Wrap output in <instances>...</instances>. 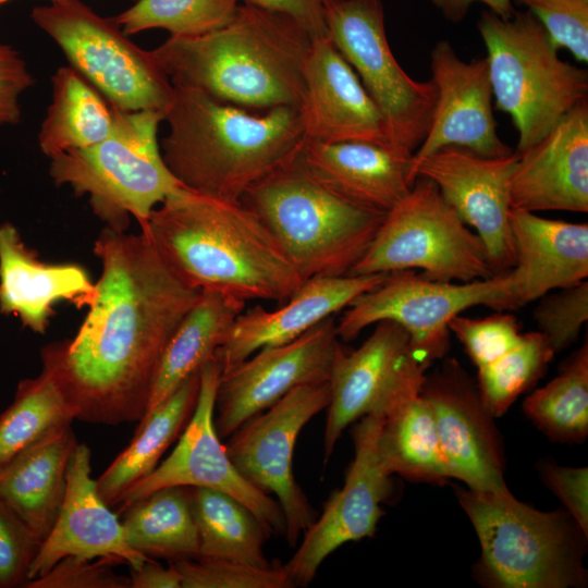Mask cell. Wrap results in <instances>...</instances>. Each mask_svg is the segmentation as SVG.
I'll use <instances>...</instances> for the list:
<instances>
[{
    "mask_svg": "<svg viewBox=\"0 0 588 588\" xmlns=\"http://www.w3.org/2000/svg\"><path fill=\"white\" fill-rule=\"evenodd\" d=\"M97 295L72 339L41 350L76 419L117 426L146 413L164 348L199 297L147 237L105 228L94 245Z\"/></svg>",
    "mask_w": 588,
    "mask_h": 588,
    "instance_id": "1",
    "label": "cell"
},
{
    "mask_svg": "<svg viewBox=\"0 0 588 588\" xmlns=\"http://www.w3.org/2000/svg\"><path fill=\"white\" fill-rule=\"evenodd\" d=\"M140 232L176 277L198 291L283 303L305 281L241 200L181 186L150 212Z\"/></svg>",
    "mask_w": 588,
    "mask_h": 588,
    "instance_id": "2",
    "label": "cell"
},
{
    "mask_svg": "<svg viewBox=\"0 0 588 588\" xmlns=\"http://www.w3.org/2000/svg\"><path fill=\"white\" fill-rule=\"evenodd\" d=\"M311 40L293 19L241 3L222 27L201 36H170L150 52L173 85L247 110L299 109Z\"/></svg>",
    "mask_w": 588,
    "mask_h": 588,
    "instance_id": "3",
    "label": "cell"
},
{
    "mask_svg": "<svg viewBox=\"0 0 588 588\" xmlns=\"http://www.w3.org/2000/svg\"><path fill=\"white\" fill-rule=\"evenodd\" d=\"M164 120L161 154L172 174L186 188L230 200H240L305 140L296 108L258 114L181 85H173Z\"/></svg>",
    "mask_w": 588,
    "mask_h": 588,
    "instance_id": "4",
    "label": "cell"
},
{
    "mask_svg": "<svg viewBox=\"0 0 588 588\" xmlns=\"http://www.w3.org/2000/svg\"><path fill=\"white\" fill-rule=\"evenodd\" d=\"M301 148L240 200L271 232L304 280L346 275L368 249L384 213L358 207L326 187L305 167Z\"/></svg>",
    "mask_w": 588,
    "mask_h": 588,
    "instance_id": "5",
    "label": "cell"
},
{
    "mask_svg": "<svg viewBox=\"0 0 588 588\" xmlns=\"http://www.w3.org/2000/svg\"><path fill=\"white\" fill-rule=\"evenodd\" d=\"M460 504L481 547L479 577L497 588H568L586 584L587 536L567 512H542L509 489H460Z\"/></svg>",
    "mask_w": 588,
    "mask_h": 588,
    "instance_id": "6",
    "label": "cell"
},
{
    "mask_svg": "<svg viewBox=\"0 0 588 588\" xmlns=\"http://www.w3.org/2000/svg\"><path fill=\"white\" fill-rule=\"evenodd\" d=\"M477 26L495 108L511 117L518 133L515 151L520 152L587 100V70L560 58L558 46L528 10L510 17L483 11Z\"/></svg>",
    "mask_w": 588,
    "mask_h": 588,
    "instance_id": "7",
    "label": "cell"
},
{
    "mask_svg": "<svg viewBox=\"0 0 588 588\" xmlns=\"http://www.w3.org/2000/svg\"><path fill=\"white\" fill-rule=\"evenodd\" d=\"M159 111L117 110L110 134L100 143L61 152L49 174L57 185L86 195L94 213L114 231L131 217L142 228L163 199L183 186L166 164L157 140Z\"/></svg>",
    "mask_w": 588,
    "mask_h": 588,
    "instance_id": "8",
    "label": "cell"
},
{
    "mask_svg": "<svg viewBox=\"0 0 588 588\" xmlns=\"http://www.w3.org/2000/svg\"><path fill=\"white\" fill-rule=\"evenodd\" d=\"M421 270L441 282H471L494 274L481 238L429 179L417 176L407 195L384 215L368 249L348 274Z\"/></svg>",
    "mask_w": 588,
    "mask_h": 588,
    "instance_id": "9",
    "label": "cell"
},
{
    "mask_svg": "<svg viewBox=\"0 0 588 588\" xmlns=\"http://www.w3.org/2000/svg\"><path fill=\"white\" fill-rule=\"evenodd\" d=\"M514 310L511 270L471 282H441L413 270L390 272L357 296L336 321L339 339L351 341L367 327L393 321L408 334L412 351L427 367L450 345V321L467 308Z\"/></svg>",
    "mask_w": 588,
    "mask_h": 588,
    "instance_id": "10",
    "label": "cell"
},
{
    "mask_svg": "<svg viewBox=\"0 0 588 588\" xmlns=\"http://www.w3.org/2000/svg\"><path fill=\"white\" fill-rule=\"evenodd\" d=\"M327 35L379 109L389 147L412 158L429 128L437 98L431 79L412 78L388 42L381 0H321Z\"/></svg>",
    "mask_w": 588,
    "mask_h": 588,
    "instance_id": "11",
    "label": "cell"
},
{
    "mask_svg": "<svg viewBox=\"0 0 588 588\" xmlns=\"http://www.w3.org/2000/svg\"><path fill=\"white\" fill-rule=\"evenodd\" d=\"M32 19L114 108L166 113L173 98L171 81L151 52L131 41L113 19L81 0H50L34 8Z\"/></svg>",
    "mask_w": 588,
    "mask_h": 588,
    "instance_id": "12",
    "label": "cell"
},
{
    "mask_svg": "<svg viewBox=\"0 0 588 588\" xmlns=\"http://www.w3.org/2000/svg\"><path fill=\"white\" fill-rule=\"evenodd\" d=\"M329 400V381L297 387L243 422L224 444L244 479L277 497L285 520L283 535L290 546H295L318 517L294 476L296 440L305 425L327 408Z\"/></svg>",
    "mask_w": 588,
    "mask_h": 588,
    "instance_id": "13",
    "label": "cell"
},
{
    "mask_svg": "<svg viewBox=\"0 0 588 588\" xmlns=\"http://www.w3.org/2000/svg\"><path fill=\"white\" fill-rule=\"evenodd\" d=\"M221 365L219 359L200 368V385L193 415L170 455L146 477L127 488L114 502L119 515L133 502L166 487L210 488L246 505L272 532L284 534L283 512L275 499L257 489L237 471L215 426V403Z\"/></svg>",
    "mask_w": 588,
    "mask_h": 588,
    "instance_id": "14",
    "label": "cell"
},
{
    "mask_svg": "<svg viewBox=\"0 0 588 588\" xmlns=\"http://www.w3.org/2000/svg\"><path fill=\"white\" fill-rule=\"evenodd\" d=\"M331 316L297 339L262 347L234 367L221 371L215 403L220 439L266 411L291 390L328 382L340 346Z\"/></svg>",
    "mask_w": 588,
    "mask_h": 588,
    "instance_id": "15",
    "label": "cell"
},
{
    "mask_svg": "<svg viewBox=\"0 0 588 588\" xmlns=\"http://www.w3.org/2000/svg\"><path fill=\"white\" fill-rule=\"evenodd\" d=\"M380 415H366L352 428L354 458L344 485L331 493L317 519L284 568L294 587L308 586L320 565L336 549L350 541L375 536L384 512L381 504L392 493L391 476L378 453Z\"/></svg>",
    "mask_w": 588,
    "mask_h": 588,
    "instance_id": "16",
    "label": "cell"
},
{
    "mask_svg": "<svg viewBox=\"0 0 588 588\" xmlns=\"http://www.w3.org/2000/svg\"><path fill=\"white\" fill-rule=\"evenodd\" d=\"M420 393L430 407L450 477L475 491L506 490L494 417L483 404L477 383L458 362L446 359L425 375Z\"/></svg>",
    "mask_w": 588,
    "mask_h": 588,
    "instance_id": "17",
    "label": "cell"
},
{
    "mask_svg": "<svg viewBox=\"0 0 588 588\" xmlns=\"http://www.w3.org/2000/svg\"><path fill=\"white\" fill-rule=\"evenodd\" d=\"M518 155L483 157L458 147H444L411 163L413 182L431 180L460 218L481 238L495 273L514 266L511 230V177Z\"/></svg>",
    "mask_w": 588,
    "mask_h": 588,
    "instance_id": "18",
    "label": "cell"
},
{
    "mask_svg": "<svg viewBox=\"0 0 588 588\" xmlns=\"http://www.w3.org/2000/svg\"><path fill=\"white\" fill-rule=\"evenodd\" d=\"M430 70L436 105L427 134L411 163L444 147L492 158L511 155L513 150L497 132L486 57L464 61L449 41L440 40L431 51Z\"/></svg>",
    "mask_w": 588,
    "mask_h": 588,
    "instance_id": "19",
    "label": "cell"
},
{
    "mask_svg": "<svg viewBox=\"0 0 588 588\" xmlns=\"http://www.w3.org/2000/svg\"><path fill=\"white\" fill-rule=\"evenodd\" d=\"M66 556L113 558L130 568L147 559L127 544L119 515L100 497L91 477V452L85 443H77L70 457L60 512L29 566L28 580Z\"/></svg>",
    "mask_w": 588,
    "mask_h": 588,
    "instance_id": "20",
    "label": "cell"
},
{
    "mask_svg": "<svg viewBox=\"0 0 588 588\" xmlns=\"http://www.w3.org/2000/svg\"><path fill=\"white\" fill-rule=\"evenodd\" d=\"M304 82L298 111L305 139L362 140L389 147L379 109L328 36L313 38L304 64Z\"/></svg>",
    "mask_w": 588,
    "mask_h": 588,
    "instance_id": "21",
    "label": "cell"
},
{
    "mask_svg": "<svg viewBox=\"0 0 588 588\" xmlns=\"http://www.w3.org/2000/svg\"><path fill=\"white\" fill-rule=\"evenodd\" d=\"M517 155L510 186L512 209L588 211L587 100Z\"/></svg>",
    "mask_w": 588,
    "mask_h": 588,
    "instance_id": "22",
    "label": "cell"
},
{
    "mask_svg": "<svg viewBox=\"0 0 588 588\" xmlns=\"http://www.w3.org/2000/svg\"><path fill=\"white\" fill-rule=\"evenodd\" d=\"M376 324L358 348L346 351L340 344L336 351L326 408L324 463L350 425L366 415L379 414L402 371L416 357L409 336L400 324L388 320Z\"/></svg>",
    "mask_w": 588,
    "mask_h": 588,
    "instance_id": "23",
    "label": "cell"
},
{
    "mask_svg": "<svg viewBox=\"0 0 588 588\" xmlns=\"http://www.w3.org/2000/svg\"><path fill=\"white\" fill-rule=\"evenodd\" d=\"M388 274L313 277L274 310H267L261 305L243 310L217 352L221 371L234 367L262 347L297 339L345 309L360 294L378 286Z\"/></svg>",
    "mask_w": 588,
    "mask_h": 588,
    "instance_id": "24",
    "label": "cell"
},
{
    "mask_svg": "<svg viewBox=\"0 0 588 588\" xmlns=\"http://www.w3.org/2000/svg\"><path fill=\"white\" fill-rule=\"evenodd\" d=\"M96 295V282L85 268L44 261L14 224L0 223L1 314L16 317L35 333H45L57 304L88 308Z\"/></svg>",
    "mask_w": 588,
    "mask_h": 588,
    "instance_id": "25",
    "label": "cell"
},
{
    "mask_svg": "<svg viewBox=\"0 0 588 588\" xmlns=\"http://www.w3.org/2000/svg\"><path fill=\"white\" fill-rule=\"evenodd\" d=\"M511 269L515 308L588 277V224L512 209Z\"/></svg>",
    "mask_w": 588,
    "mask_h": 588,
    "instance_id": "26",
    "label": "cell"
},
{
    "mask_svg": "<svg viewBox=\"0 0 588 588\" xmlns=\"http://www.w3.org/2000/svg\"><path fill=\"white\" fill-rule=\"evenodd\" d=\"M301 157L307 170L330 191L358 207L384 215L414 184L411 158L376 143L305 139Z\"/></svg>",
    "mask_w": 588,
    "mask_h": 588,
    "instance_id": "27",
    "label": "cell"
},
{
    "mask_svg": "<svg viewBox=\"0 0 588 588\" xmlns=\"http://www.w3.org/2000/svg\"><path fill=\"white\" fill-rule=\"evenodd\" d=\"M427 368L414 357L394 383L379 412L377 448L390 475L444 485L451 477L441 455L430 407L420 393Z\"/></svg>",
    "mask_w": 588,
    "mask_h": 588,
    "instance_id": "28",
    "label": "cell"
},
{
    "mask_svg": "<svg viewBox=\"0 0 588 588\" xmlns=\"http://www.w3.org/2000/svg\"><path fill=\"white\" fill-rule=\"evenodd\" d=\"M71 426L47 433L0 467V500L39 543L52 528L64 499L69 461L78 443Z\"/></svg>",
    "mask_w": 588,
    "mask_h": 588,
    "instance_id": "29",
    "label": "cell"
},
{
    "mask_svg": "<svg viewBox=\"0 0 588 588\" xmlns=\"http://www.w3.org/2000/svg\"><path fill=\"white\" fill-rule=\"evenodd\" d=\"M245 304L215 291H200L164 348L148 406L140 420L187 378L217 357Z\"/></svg>",
    "mask_w": 588,
    "mask_h": 588,
    "instance_id": "30",
    "label": "cell"
},
{
    "mask_svg": "<svg viewBox=\"0 0 588 588\" xmlns=\"http://www.w3.org/2000/svg\"><path fill=\"white\" fill-rule=\"evenodd\" d=\"M199 385L200 370L138 421L132 441L96 479L97 490L110 507L127 488L149 475L179 439L195 409Z\"/></svg>",
    "mask_w": 588,
    "mask_h": 588,
    "instance_id": "31",
    "label": "cell"
},
{
    "mask_svg": "<svg viewBox=\"0 0 588 588\" xmlns=\"http://www.w3.org/2000/svg\"><path fill=\"white\" fill-rule=\"evenodd\" d=\"M117 108L72 66L52 76V102L42 121L38 142L52 158L103 140L112 131Z\"/></svg>",
    "mask_w": 588,
    "mask_h": 588,
    "instance_id": "32",
    "label": "cell"
},
{
    "mask_svg": "<svg viewBox=\"0 0 588 588\" xmlns=\"http://www.w3.org/2000/svg\"><path fill=\"white\" fill-rule=\"evenodd\" d=\"M127 544L168 562L199 556L189 487H166L133 502L119 516Z\"/></svg>",
    "mask_w": 588,
    "mask_h": 588,
    "instance_id": "33",
    "label": "cell"
},
{
    "mask_svg": "<svg viewBox=\"0 0 588 588\" xmlns=\"http://www.w3.org/2000/svg\"><path fill=\"white\" fill-rule=\"evenodd\" d=\"M199 556L270 565L264 544L271 531L241 501L220 490L191 488Z\"/></svg>",
    "mask_w": 588,
    "mask_h": 588,
    "instance_id": "34",
    "label": "cell"
},
{
    "mask_svg": "<svg viewBox=\"0 0 588 588\" xmlns=\"http://www.w3.org/2000/svg\"><path fill=\"white\" fill-rule=\"evenodd\" d=\"M76 420V409L53 371L19 382L12 403L0 415V467L47 433Z\"/></svg>",
    "mask_w": 588,
    "mask_h": 588,
    "instance_id": "35",
    "label": "cell"
},
{
    "mask_svg": "<svg viewBox=\"0 0 588 588\" xmlns=\"http://www.w3.org/2000/svg\"><path fill=\"white\" fill-rule=\"evenodd\" d=\"M525 415L550 439L580 443L588 436V344L581 345L559 375L524 401Z\"/></svg>",
    "mask_w": 588,
    "mask_h": 588,
    "instance_id": "36",
    "label": "cell"
},
{
    "mask_svg": "<svg viewBox=\"0 0 588 588\" xmlns=\"http://www.w3.org/2000/svg\"><path fill=\"white\" fill-rule=\"evenodd\" d=\"M554 354L546 338L532 331L523 333L518 344L500 358L478 368L477 387L494 418L542 377Z\"/></svg>",
    "mask_w": 588,
    "mask_h": 588,
    "instance_id": "37",
    "label": "cell"
},
{
    "mask_svg": "<svg viewBox=\"0 0 588 588\" xmlns=\"http://www.w3.org/2000/svg\"><path fill=\"white\" fill-rule=\"evenodd\" d=\"M240 4L241 0H136L113 21L125 35L161 28L171 36L195 37L225 25Z\"/></svg>",
    "mask_w": 588,
    "mask_h": 588,
    "instance_id": "38",
    "label": "cell"
},
{
    "mask_svg": "<svg viewBox=\"0 0 588 588\" xmlns=\"http://www.w3.org/2000/svg\"><path fill=\"white\" fill-rule=\"evenodd\" d=\"M181 577V588H292L284 565L274 560L257 566L234 560L198 556L171 562Z\"/></svg>",
    "mask_w": 588,
    "mask_h": 588,
    "instance_id": "39",
    "label": "cell"
},
{
    "mask_svg": "<svg viewBox=\"0 0 588 588\" xmlns=\"http://www.w3.org/2000/svg\"><path fill=\"white\" fill-rule=\"evenodd\" d=\"M534 310L538 331L554 353L573 345L588 320V282L552 291L539 298Z\"/></svg>",
    "mask_w": 588,
    "mask_h": 588,
    "instance_id": "40",
    "label": "cell"
},
{
    "mask_svg": "<svg viewBox=\"0 0 588 588\" xmlns=\"http://www.w3.org/2000/svg\"><path fill=\"white\" fill-rule=\"evenodd\" d=\"M449 330L463 344L477 369L512 350L523 334L517 319L504 311L477 319L457 315L450 321Z\"/></svg>",
    "mask_w": 588,
    "mask_h": 588,
    "instance_id": "41",
    "label": "cell"
},
{
    "mask_svg": "<svg viewBox=\"0 0 588 588\" xmlns=\"http://www.w3.org/2000/svg\"><path fill=\"white\" fill-rule=\"evenodd\" d=\"M525 5L542 24L558 48L588 62V0H512Z\"/></svg>",
    "mask_w": 588,
    "mask_h": 588,
    "instance_id": "42",
    "label": "cell"
},
{
    "mask_svg": "<svg viewBox=\"0 0 588 588\" xmlns=\"http://www.w3.org/2000/svg\"><path fill=\"white\" fill-rule=\"evenodd\" d=\"M122 564L113 558L86 560L66 556L44 575L28 580L27 588H130V578L113 567Z\"/></svg>",
    "mask_w": 588,
    "mask_h": 588,
    "instance_id": "43",
    "label": "cell"
},
{
    "mask_svg": "<svg viewBox=\"0 0 588 588\" xmlns=\"http://www.w3.org/2000/svg\"><path fill=\"white\" fill-rule=\"evenodd\" d=\"M39 546L24 522L0 500V588L25 586Z\"/></svg>",
    "mask_w": 588,
    "mask_h": 588,
    "instance_id": "44",
    "label": "cell"
},
{
    "mask_svg": "<svg viewBox=\"0 0 588 588\" xmlns=\"http://www.w3.org/2000/svg\"><path fill=\"white\" fill-rule=\"evenodd\" d=\"M540 475L547 487L560 499L566 512L588 536V468L540 463Z\"/></svg>",
    "mask_w": 588,
    "mask_h": 588,
    "instance_id": "45",
    "label": "cell"
},
{
    "mask_svg": "<svg viewBox=\"0 0 588 588\" xmlns=\"http://www.w3.org/2000/svg\"><path fill=\"white\" fill-rule=\"evenodd\" d=\"M33 82L19 52L0 44V125L20 122L19 97Z\"/></svg>",
    "mask_w": 588,
    "mask_h": 588,
    "instance_id": "46",
    "label": "cell"
},
{
    "mask_svg": "<svg viewBox=\"0 0 588 588\" xmlns=\"http://www.w3.org/2000/svg\"><path fill=\"white\" fill-rule=\"evenodd\" d=\"M241 3L284 14L315 38L328 36L321 0H241Z\"/></svg>",
    "mask_w": 588,
    "mask_h": 588,
    "instance_id": "47",
    "label": "cell"
},
{
    "mask_svg": "<svg viewBox=\"0 0 588 588\" xmlns=\"http://www.w3.org/2000/svg\"><path fill=\"white\" fill-rule=\"evenodd\" d=\"M130 588H181V577L174 565L163 566L147 558L137 568H130Z\"/></svg>",
    "mask_w": 588,
    "mask_h": 588,
    "instance_id": "48",
    "label": "cell"
},
{
    "mask_svg": "<svg viewBox=\"0 0 588 588\" xmlns=\"http://www.w3.org/2000/svg\"><path fill=\"white\" fill-rule=\"evenodd\" d=\"M432 4L451 23H460L476 2L483 3L488 10L501 17H510L514 13L512 0H431Z\"/></svg>",
    "mask_w": 588,
    "mask_h": 588,
    "instance_id": "49",
    "label": "cell"
},
{
    "mask_svg": "<svg viewBox=\"0 0 588 588\" xmlns=\"http://www.w3.org/2000/svg\"><path fill=\"white\" fill-rule=\"evenodd\" d=\"M9 1H11V0H0V7H1L2 4L8 3Z\"/></svg>",
    "mask_w": 588,
    "mask_h": 588,
    "instance_id": "50",
    "label": "cell"
}]
</instances>
